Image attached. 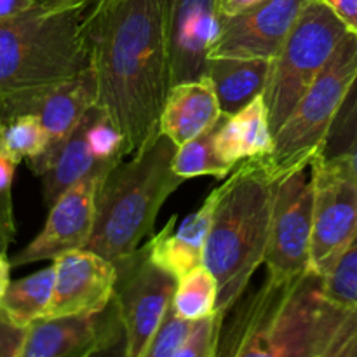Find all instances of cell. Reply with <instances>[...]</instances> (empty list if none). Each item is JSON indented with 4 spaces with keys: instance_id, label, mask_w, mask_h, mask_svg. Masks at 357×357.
<instances>
[{
    "instance_id": "obj_1",
    "label": "cell",
    "mask_w": 357,
    "mask_h": 357,
    "mask_svg": "<svg viewBox=\"0 0 357 357\" xmlns=\"http://www.w3.org/2000/svg\"><path fill=\"white\" fill-rule=\"evenodd\" d=\"M96 105L121 131L126 155L160 132L171 89L166 0H107L86 16Z\"/></svg>"
},
{
    "instance_id": "obj_2",
    "label": "cell",
    "mask_w": 357,
    "mask_h": 357,
    "mask_svg": "<svg viewBox=\"0 0 357 357\" xmlns=\"http://www.w3.org/2000/svg\"><path fill=\"white\" fill-rule=\"evenodd\" d=\"M218 356L357 357V305L328 298L309 271L267 278L223 326Z\"/></svg>"
},
{
    "instance_id": "obj_3",
    "label": "cell",
    "mask_w": 357,
    "mask_h": 357,
    "mask_svg": "<svg viewBox=\"0 0 357 357\" xmlns=\"http://www.w3.org/2000/svg\"><path fill=\"white\" fill-rule=\"evenodd\" d=\"M87 0H37L0 20V108L31 100L86 72Z\"/></svg>"
},
{
    "instance_id": "obj_4",
    "label": "cell",
    "mask_w": 357,
    "mask_h": 357,
    "mask_svg": "<svg viewBox=\"0 0 357 357\" xmlns=\"http://www.w3.org/2000/svg\"><path fill=\"white\" fill-rule=\"evenodd\" d=\"M275 181L260 159H246L222 183L206 241L204 265L218 282L216 312L229 314L265 264Z\"/></svg>"
},
{
    "instance_id": "obj_5",
    "label": "cell",
    "mask_w": 357,
    "mask_h": 357,
    "mask_svg": "<svg viewBox=\"0 0 357 357\" xmlns=\"http://www.w3.org/2000/svg\"><path fill=\"white\" fill-rule=\"evenodd\" d=\"M178 146L159 132L129 162H119L101 183L87 250L119 264L142 248L157 215L185 178L174 173Z\"/></svg>"
},
{
    "instance_id": "obj_6",
    "label": "cell",
    "mask_w": 357,
    "mask_h": 357,
    "mask_svg": "<svg viewBox=\"0 0 357 357\" xmlns=\"http://www.w3.org/2000/svg\"><path fill=\"white\" fill-rule=\"evenodd\" d=\"M357 79V35L349 31L326 68L317 75L284 124L274 132V149L258 157L274 181L310 166Z\"/></svg>"
},
{
    "instance_id": "obj_7",
    "label": "cell",
    "mask_w": 357,
    "mask_h": 357,
    "mask_svg": "<svg viewBox=\"0 0 357 357\" xmlns=\"http://www.w3.org/2000/svg\"><path fill=\"white\" fill-rule=\"evenodd\" d=\"M347 33V26L323 0H309L303 7L281 51L271 63L264 100L272 132L284 124Z\"/></svg>"
},
{
    "instance_id": "obj_8",
    "label": "cell",
    "mask_w": 357,
    "mask_h": 357,
    "mask_svg": "<svg viewBox=\"0 0 357 357\" xmlns=\"http://www.w3.org/2000/svg\"><path fill=\"white\" fill-rule=\"evenodd\" d=\"M309 272L326 275L357 234V176L345 160L316 153Z\"/></svg>"
},
{
    "instance_id": "obj_9",
    "label": "cell",
    "mask_w": 357,
    "mask_h": 357,
    "mask_svg": "<svg viewBox=\"0 0 357 357\" xmlns=\"http://www.w3.org/2000/svg\"><path fill=\"white\" fill-rule=\"evenodd\" d=\"M115 267L114 303L124 328V356L146 357L150 342L173 302L178 279L153 264L145 246Z\"/></svg>"
},
{
    "instance_id": "obj_10",
    "label": "cell",
    "mask_w": 357,
    "mask_h": 357,
    "mask_svg": "<svg viewBox=\"0 0 357 357\" xmlns=\"http://www.w3.org/2000/svg\"><path fill=\"white\" fill-rule=\"evenodd\" d=\"M312 213L314 181L310 166L275 181L271 237L265 255L268 278L284 281L309 271Z\"/></svg>"
},
{
    "instance_id": "obj_11",
    "label": "cell",
    "mask_w": 357,
    "mask_h": 357,
    "mask_svg": "<svg viewBox=\"0 0 357 357\" xmlns=\"http://www.w3.org/2000/svg\"><path fill=\"white\" fill-rule=\"evenodd\" d=\"M119 162H100L82 180L63 192L49 208L47 220L38 236L10 258L13 267L56 260L61 255L84 250L93 234L96 197L107 174Z\"/></svg>"
},
{
    "instance_id": "obj_12",
    "label": "cell",
    "mask_w": 357,
    "mask_h": 357,
    "mask_svg": "<svg viewBox=\"0 0 357 357\" xmlns=\"http://www.w3.org/2000/svg\"><path fill=\"white\" fill-rule=\"evenodd\" d=\"M126 344L114 300L98 314L42 317L28 326L21 357H89Z\"/></svg>"
},
{
    "instance_id": "obj_13",
    "label": "cell",
    "mask_w": 357,
    "mask_h": 357,
    "mask_svg": "<svg viewBox=\"0 0 357 357\" xmlns=\"http://www.w3.org/2000/svg\"><path fill=\"white\" fill-rule=\"evenodd\" d=\"M309 0H267L250 13L220 17L209 58L274 59Z\"/></svg>"
},
{
    "instance_id": "obj_14",
    "label": "cell",
    "mask_w": 357,
    "mask_h": 357,
    "mask_svg": "<svg viewBox=\"0 0 357 357\" xmlns=\"http://www.w3.org/2000/svg\"><path fill=\"white\" fill-rule=\"evenodd\" d=\"M54 265V291L45 317L87 316L103 312L114 300L117 267L87 250L61 255Z\"/></svg>"
},
{
    "instance_id": "obj_15",
    "label": "cell",
    "mask_w": 357,
    "mask_h": 357,
    "mask_svg": "<svg viewBox=\"0 0 357 357\" xmlns=\"http://www.w3.org/2000/svg\"><path fill=\"white\" fill-rule=\"evenodd\" d=\"M220 17L222 0H166L171 87L206 75Z\"/></svg>"
},
{
    "instance_id": "obj_16",
    "label": "cell",
    "mask_w": 357,
    "mask_h": 357,
    "mask_svg": "<svg viewBox=\"0 0 357 357\" xmlns=\"http://www.w3.org/2000/svg\"><path fill=\"white\" fill-rule=\"evenodd\" d=\"M96 105V82L91 68L80 73L75 79L56 86L31 100L0 108V122L21 114H33L40 119L42 126L47 131L49 145L40 155L26 160L28 167L37 176H40L52 157L58 152L66 138L72 135L73 129L82 121L84 114Z\"/></svg>"
},
{
    "instance_id": "obj_17",
    "label": "cell",
    "mask_w": 357,
    "mask_h": 357,
    "mask_svg": "<svg viewBox=\"0 0 357 357\" xmlns=\"http://www.w3.org/2000/svg\"><path fill=\"white\" fill-rule=\"evenodd\" d=\"M220 194H222V185L216 187L206 197L201 208L190 213L180 223V227H176V216H173L167 225L159 234L150 237L149 243L145 244L150 260L173 274L178 281L204 265L206 241H208Z\"/></svg>"
},
{
    "instance_id": "obj_18",
    "label": "cell",
    "mask_w": 357,
    "mask_h": 357,
    "mask_svg": "<svg viewBox=\"0 0 357 357\" xmlns=\"http://www.w3.org/2000/svg\"><path fill=\"white\" fill-rule=\"evenodd\" d=\"M223 117L215 87L208 75L174 84L160 117V132L176 146L215 128Z\"/></svg>"
},
{
    "instance_id": "obj_19",
    "label": "cell",
    "mask_w": 357,
    "mask_h": 357,
    "mask_svg": "<svg viewBox=\"0 0 357 357\" xmlns=\"http://www.w3.org/2000/svg\"><path fill=\"white\" fill-rule=\"evenodd\" d=\"M215 143L220 157L232 167L246 159L268 155L274 149V132L264 94L237 114L223 115L216 128Z\"/></svg>"
},
{
    "instance_id": "obj_20",
    "label": "cell",
    "mask_w": 357,
    "mask_h": 357,
    "mask_svg": "<svg viewBox=\"0 0 357 357\" xmlns=\"http://www.w3.org/2000/svg\"><path fill=\"white\" fill-rule=\"evenodd\" d=\"M271 59L209 58L206 75L211 79L223 115L243 110L261 96L271 75Z\"/></svg>"
},
{
    "instance_id": "obj_21",
    "label": "cell",
    "mask_w": 357,
    "mask_h": 357,
    "mask_svg": "<svg viewBox=\"0 0 357 357\" xmlns=\"http://www.w3.org/2000/svg\"><path fill=\"white\" fill-rule=\"evenodd\" d=\"M101 114H103V110L98 105L91 107L84 114L79 126L73 129L72 135L63 142L58 152L54 153L47 169L38 176L42 180V197H44V204L47 208L54 204L56 199L63 192H66L72 185L82 180L87 173H91L100 164L91 152L87 132Z\"/></svg>"
},
{
    "instance_id": "obj_22",
    "label": "cell",
    "mask_w": 357,
    "mask_h": 357,
    "mask_svg": "<svg viewBox=\"0 0 357 357\" xmlns=\"http://www.w3.org/2000/svg\"><path fill=\"white\" fill-rule=\"evenodd\" d=\"M54 291V265L35 274L10 281L0 300L3 312L20 326L28 328L35 321L45 317Z\"/></svg>"
},
{
    "instance_id": "obj_23",
    "label": "cell",
    "mask_w": 357,
    "mask_h": 357,
    "mask_svg": "<svg viewBox=\"0 0 357 357\" xmlns=\"http://www.w3.org/2000/svg\"><path fill=\"white\" fill-rule=\"evenodd\" d=\"M216 128L218 124L199 135L197 138L178 146L173 159L174 173L185 180L197 176H213L222 180L232 173L234 167L227 164L216 150Z\"/></svg>"
},
{
    "instance_id": "obj_24",
    "label": "cell",
    "mask_w": 357,
    "mask_h": 357,
    "mask_svg": "<svg viewBox=\"0 0 357 357\" xmlns=\"http://www.w3.org/2000/svg\"><path fill=\"white\" fill-rule=\"evenodd\" d=\"M216 302L218 282L213 272L206 265H201L178 281L171 305L178 316L197 321L216 312Z\"/></svg>"
},
{
    "instance_id": "obj_25",
    "label": "cell",
    "mask_w": 357,
    "mask_h": 357,
    "mask_svg": "<svg viewBox=\"0 0 357 357\" xmlns=\"http://www.w3.org/2000/svg\"><path fill=\"white\" fill-rule=\"evenodd\" d=\"M49 145L47 131L33 114H21L0 122V153L21 164L40 155Z\"/></svg>"
},
{
    "instance_id": "obj_26",
    "label": "cell",
    "mask_w": 357,
    "mask_h": 357,
    "mask_svg": "<svg viewBox=\"0 0 357 357\" xmlns=\"http://www.w3.org/2000/svg\"><path fill=\"white\" fill-rule=\"evenodd\" d=\"M317 153L345 160L357 176V79Z\"/></svg>"
},
{
    "instance_id": "obj_27",
    "label": "cell",
    "mask_w": 357,
    "mask_h": 357,
    "mask_svg": "<svg viewBox=\"0 0 357 357\" xmlns=\"http://www.w3.org/2000/svg\"><path fill=\"white\" fill-rule=\"evenodd\" d=\"M321 288L335 302L357 305V234L331 271L321 278Z\"/></svg>"
},
{
    "instance_id": "obj_28",
    "label": "cell",
    "mask_w": 357,
    "mask_h": 357,
    "mask_svg": "<svg viewBox=\"0 0 357 357\" xmlns=\"http://www.w3.org/2000/svg\"><path fill=\"white\" fill-rule=\"evenodd\" d=\"M225 314L213 312L192 323L187 342L178 357H218Z\"/></svg>"
},
{
    "instance_id": "obj_29",
    "label": "cell",
    "mask_w": 357,
    "mask_h": 357,
    "mask_svg": "<svg viewBox=\"0 0 357 357\" xmlns=\"http://www.w3.org/2000/svg\"><path fill=\"white\" fill-rule=\"evenodd\" d=\"M192 323L174 312L173 305L167 309L159 330L153 335L146 357H178L192 330Z\"/></svg>"
},
{
    "instance_id": "obj_30",
    "label": "cell",
    "mask_w": 357,
    "mask_h": 357,
    "mask_svg": "<svg viewBox=\"0 0 357 357\" xmlns=\"http://www.w3.org/2000/svg\"><path fill=\"white\" fill-rule=\"evenodd\" d=\"M87 142L98 162H121L126 157L124 138L105 112L89 128Z\"/></svg>"
},
{
    "instance_id": "obj_31",
    "label": "cell",
    "mask_w": 357,
    "mask_h": 357,
    "mask_svg": "<svg viewBox=\"0 0 357 357\" xmlns=\"http://www.w3.org/2000/svg\"><path fill=\"white\" fill-rule=\"evenodd\" d=\"M17 164L0 153V255H7L16 239V222L13 206V180Z\"/></svg>"
},
{
    "instance_id": "obj_32",
    "label": "cell",
    "mask_w": 357,
    "mask_h": 357,
    "mask_svg": "<svg viewBox=\"0 0 357 357\" xmlns=\"http://www.w3.org/2000/svg\"><path fill=\"white\" fill-rule=\"evenodd\" d=\"M28 328L14 323L0 307V357H21Z\"/></svg>"
},
{
    "instance_id": "obj_33",
    "label": "cell",
    "mask_w": 357,
    "mask_h": 357,
    "mask_svg": "<svg viewBox=\"0 0 357 357\" xmlns=\"http://www.w3.org/2000/svg\"><path fill=\"white\" fill-rule=\"evenodd\" d=\"M347 26L351 33L357 35V0H323Z\"/></svg>"
},
{
    "instance_id": "obj_34",
    "label": "cell",
    "mask_w": 357,
    "mask_h": 357,
    "mask_svg": "<svg viewBox=\"0 0 357 357\" xmlns=\"http://www.w3.org/2000/svg\"><path fill=\"white\" fill-rule=\"evenodd\" d=\"M267 0H222L223 16H239V14L250 13Z\"/></svg>"
},
{
    "instance_id": "obj_35",
    "label": "cell",
    "mask_w": 357,
    "mask_h": 357,
    "mask_svg": "<svg viewBox=\"0 0 357 357\" xmlns=\"http://www.w3.org/2000/svg\"><path fill=\"white\" fill-rule=\"evenodd\" d=\"M37 0H0V20L20 16L35 6Z\"/></svg>"
},
{
    "instance_id": "obj_36",
    "label": "cell",
    "mask_w": 357,
    "mask_h": 357,
    "mask_svg": "<svg viewBox=\"0 0 357 357\" xmlns=\"http://www.w3.org/2000/svg\"><path fill=\"white\" fill-rule=\"evenodd\" d=\"M10 268H13V264L7 255H0V300L10 284Z\"/></svg>"
},
{
    "instance_id": "obj_37",
    "label": "cell",
    "mask_w": 357,
    "mask_h": 357,
    "mask_svg": "<svg viewBox=\"0 0 357 357\" xmlns=\"http://www.w3.org/2000/svg\"><path fill=\"white\" fill-rule=\"evenodd\" d=\"M100 2H107V0H87V3H89V7L96 6V3H100Z\"/></svg>"
}]
</instances>
